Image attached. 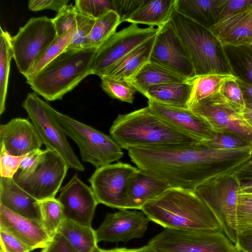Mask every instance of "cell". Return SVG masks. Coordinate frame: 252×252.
Segmentation results:
<instances>
[{
    "mask_svg": "<svg viewBox=\"0 0 252 252\" xmlns=\"http://www.w3.org/2000/svg\"><path fill=\"white\" fill-rule=\"evenodd\" d=\"M0 34V114L5 110L10 64L13 52L11 45V36L1 27Z\"/></svg>",
    "mask_w": 252,
    "mask_h": 252,
    "instance_id": "31",
    "label": "cell"
},
{
    "mask_svg": "<svg viewBox=\"0 0 252 252\" xmlns=\"http://www.w3.org/2000/svg\"><path fill=\"white\" fill-rule=\"evenodd\" d=\"M189 79L163 65L149 62L129 82L142 94L149 87L171 83H183Z\"/></svg>",
    "mask_w": 252,
    "mask_h": 252,
    "instance_id": "26",
    "label": "cell"
},
{
    "mask_svg": "<svg viewBox=\"0 0 252 252\" xmlns=\"http://www.w3.org/2000/svg\"><path fill=\"white\" fill-rule=\"evenodd\" d=\"M98 48L65 50L27 83L46 100L61 99L85 77L93 74V64Z\"/></svg>",
    "mask_w": 252,
    "mask_h": 252,
    "instance_id": "4",
    "label": "cell"
},
{
    "mask_svg": "<svg viewBox=\"0 0 252 252\" xmlns=\"http://www.w3.org/2000/svg\"><path fill=\"white\" fill-rule=\"evenodd\" d=\"M170 22L188 54L195 77L209 74L233 75L223 44L210 30L176 10Z\"/></svg>",
    "mask_w": 252,
    "mask_h": 252,
    "instance_id": "5",
    "label": "cell"
},
{
    "mask_svg": "<svg viewBox=\"0 0 252 252\" xmlns=\"http://www.w3.org/2000/svg\"><path fill=\"white\" fill-rule=\"evenodd\" d=\"M141 210L150 221L164 228L222 231L213 212L193 190L170 187L147 202Z\"/></svg>",
    "mask_w": 252,
    "mask_h": 252,
    "instance_id": "2",
    "label": "cell"
},
{
    "mask_svg": "<svg viewBox=\"0 0 252 252\" xmlns=\"http://www.w3.org/2000/svg\"><path fill=\"white\" fill-rule=\"evenodd\" d=\"M41 223L52 238L65 220L62 204L55 198L38 201Z\"/></svg>",
    "mask_w": 252,
    "mask_h": 252,
    "instance_id": "34",
    "label": "cell"
},
{
    "mask_svg": "<svg viewBox=\"0 0 252 252\" xmlns=\"http://www.w3.org/2000/svg\"><path fill=\"white\" fill-rule=\"evenodd\" d=\"M231 76L209 74L196 76L193 78L189 108L192 105L219 93L223 82Z\"/></svg>",
    "mask_w": 252,
    "mask_h": 252,
    "instance_id": "32",
    "label": "cell"
},
{
    "mask_svg": "<svg viewBox=\"0 0 252 252\" xmlns=\"http://www.w3.org/2000/svg\"><path fill=\"white\" fill-rule=\"evenodd\" d=\"M251 47H252V45H251Z\"/></svg>",
    "mask_w": 252,
    "mask_h": 252,
    "instance_id": "58",
    "label": "cell"
},
{
    "mask_svg": "<svg viewBox=\"0 0 252 252\" xmlns=\"http://www.w3.org/2000/svg\"><path fill=\"white\" fill-rule=\"evenodd\" d=\"M138 170L122 162L96 168L89 181L98 203L119 210L126 209L127 186Z\"/></svg>",
    "mask_w": 252,
    "mask_h": 252,
    "instance_id": "12",
    "label": "cell"
},
{
    "mask_svg": "<svg viewBox=\"0 0 252 252\" xmlns=\"http://www.w3.org/2000/svg\"><path fill=\"white\" fill-rule=\"evenodd\" d=\"M60 191L58 199L63 206L65 220L92 226L98 203L91 187L75 174Z\"/></svg>",
    "mask_w": 252,
    "mask_h": 252,
    "instance_id": "16",
    "label": "cell"
},
{
    "mask_svg": "<svg viewBox=\"0 0 252 252\" xmlns=\"http://www.w3.org/2000/svg\"><path fill=\"white\" fill-rule=\"evenodd\" d=\"M68 167L62 157L53 150H44L35 169L28 174L16 172L13 179L38 201L55 198Z\"/></svg>",
    "mask_w": 252,
    "mask_h": 252,
    "instance_id": "11",
    "label": "cell"
},
{
    "mask_svg": "<svg viewBox=\"0 0 252 252\" xmlns=\"http://www.w3.org/2000/svg\"><path fill=\"white\" fill-rule=\"evenodd\" d=\"M234 173L240 188L252 186V159L244 163Z\"/></svg>",
    "mask_w": 252,
    "mask_h": 252,
    "instance_id": "50",
    "label": "cell"
},
{
    "mask_svg": "<svg viewBox=\"0 0 252 252\" xmlns=\"http://www.w3.org/2000/svg\"><path fill=\"white\" fill-rule=\"evenodd\" d=\"M197 115L205 119L215 132L231 133L242 117L243 111L218 93L190 106Z\"/></svg>",
    "mask_w": 252,
    "mask_h": 252,
    "instance_id": "17",
    "label": "cell"
},
{
    "mask_svg": "<svg viewBox=\"0 0 252 252\" xmlns=\"http://www.w3.org/2000/svg\"><path fill=\"white\" fill-rule=\"evenodd\" d=\"M146 0H114L115 12L121 23L126 21L145 2Z\"/></svg>",
    "mask_w": 252,
    "mask_h": 252,
    "instance_id": "45",
    "label": "cell"
},
{
    "mask_svg": "<svg viewBox=\"0 0 252 252\" xmlns=\"http://www.w3.org/2000/svg\"><path fill=\"white\" fill-rule=\"evenodd\" d=\"M75 3L79 13L94 19L115 11L114 0H76Z\"/></svg>",
    "mask_w": 252,
    "mask_h": 252,
    "instance_id": "37",
    "label": "cell"
},
{
    "mask_svg": "<svg viewBox=\"0 0 252 252\" xmlns=\"http://www.w3.org/2000/svg\"><path fill=\"white\" fill-rule=\"evenodd\" d=\"M57 36L53 19L44 16L30 19L11 36L13 58L25 77Z\"/></svg>",
    "mask_w": 252,
    "mask_h": 252,
    "instance_id": "9",
    "label": "cell"
},
{
    "mask_svg": "<svg viewBox=\"0 0 252 252\" xmlns=\"http://www.w3.org/2000/svg\"><path fill=\"white\" fill-rule=\"evenodd\" d=\"M176 2V0H146L126 22L161 27L170 20L175 10Z\"/></svg>",
    "mask_w": 252,
    "mask_h": 252,
    "instance_id": "27",
    "label": "cell"
},
{
    "mask_svg": "<svg viewBox=\"0 0 252 252\" xmlns=\"http://www.w3.org/2000/svg\"><path fill=\"white\" fill-rule=\"evenodd\" d=\"M240 189L235 173H232L211 179L194 190L213 212L222 232L234 244Z\"/></svg>",
    "mask_w": 252,
    "mask_h": 252,
    "instance_id": "7",
    "label": "cell"
},
{
    "mask_svg": "<svg viewBox=\"0 0 252 252\" xmlns=\"http://www.w3.org/2000/svg\"><path fill=\"white\" fill-rule=\"evenodd\" d=\"M239 194L252 195V186L240 188Z\"/></svg>",
    "mask_w": 252,
    "mask_h": 252,
    "instance_id": "55",
    "label": "cell"
},
{
    "mask_svg": "<svg viewBox=\"0 0 252 252\" xmlns=\"http://www.w3.org/2000/svg\"><path fill=\"white\" fill-rule=\"evenodd\" d=\"M219 93L232 104L244 111L245 102L235 76L232 75L226 79L222 83Z\"/></svg>",
    "mask_w": 252,
    "mask_h": 252,
    "instance_id": "42",
    "label": "cell"
},
{
    "mask_svg": "<svg viewBox=\"0 0 252 252\" xmlns=\"http://www.w3.org/2000/svg\"><path fill=\"white\" fill-rule=\"evenodd\" d=\"M170 188L162 179L139 169L131 177L127 188L126 209L141 210L147 202Z\"/></svg>",
    "mask_w": 252,
    "mask_h": 252,
    "instance_id": "22",
    "label": "cell"
},
{
    "mask_svg": "<svg viewBox=\"0 0 252 252\" xmlns=\"http://www.w3.org/2000/svg\"><path fill=\"white\" fill-rule=\"evenodd\" d=\"M48 107L66 136L78 145L83 162L97 168L111 164L123 157L121 147L111 137L57 111L49 103Z\"/></svg>",
    "mask_w": 252,
    "mask_h": 252,
    "instance_id": "6",
    "label": "cell"
},
{
    "mask_svg": "<svg viewBox=\"0 0 252 252\" xmlns=\"http://www.w3.org/2000/svg\"><path fill=\"white\" fill-rule=\"evenodd\" d=\"M167 252H239L222 231H183L164 228L148 242Z\"/></svg>",
    "mask_w": 252,
    "mask_h": 252,
    "instance_id": "10",
    "label": "cell"
},
{
    "mask_svg": "<svg viewBox=\"0 0 252 252\" xmlns=\"http://www.w3.org/2000/svg\"><path fill=\"white\" fill-rule=\"evenodd\" d=\"M201 143L210 148L217 150H232L252 146L233 134L215 131L210 139L203 141Z\"/></svg>",
    "mask_w": 252,
    "mask_h": 252,
    "instance_id": "38",
    "label": "cell"
},
{
    "mask_svg": "<svg viewBox=\"0 0 252 252\" xmlns=\"http://www.w3.org/2000/svg\"><path fill=\"white\" fill-rule=\"evenodd\" d=\"M235 244L239 252H252V230L238 233Z\"/></svg>",
    "mask_w": 252,
    "mask_h": 252,
    "instance_id": "51",
    "label": "cell"
},
{
    "mask_svg": "<svg viewBox=\"0 0 252 252\" xmlns=\"http://www.w3.org/2000/svg\"><path fill=\"white\" fill-rule=\"evenodd\" d=\"M236 81L242 93L245 108L252 109V85L237 78Z\"/></svg>",
    "mask_w": 252,
    "mask_h": 252,
    "instance_id": "52",
    "label": "cell"
},
{
    "mask_svg": "<svg viewBox=\"0 0 252 252\" xmlns=\"http://www.w3.org/2000/svg\"><path fill=\"white\" fill-rule=\"evenodd\" d=\"M42 144L33 125L27 119L14 118L0 126V145L11 155H26L40 149Z\"/></svg>",
    "mask_w": 252,
    "mask_h": 252,
    "instance_id": "18",
    "label": "cell"
},
{
    "mask_svg": "<svg viewBox=\"0 0 252 252\" xmlns=\"http://www.w3.org/2000/svg\"><path fill=\"white\" fill-rule=\"evenodd\" d=\"M41 252H74L66 239L59 233Z\"/></svg>",
    "mask_w": 252,
    "mask_h": 252,
    "instance_id": "49",
    "label": "cell"
},
{
    "mask_svg": "<svg viewBox=\"0 0 252 252\" xmlns=\"http://www.w3.org/2000/svg\"><path fill=\"white\" fill-rule=\"evenodd\" d=\"M0 205L18 215L41 222L38 201L13 178L0 177Z\"/></svg>",
    "mask_w": 252,
    "mask_h": 252,
    "instance_id": "23",
    "label": "cell"
},
{
    "mask_svg": "<svg viewBox=\"0 0 252 252\" xmlns=\"http://www.w3.org/2000/svg\"><path fill=\"white\" fill-rule=\"evenodd\" d=\"M0 177L13 178L27 155L15 156L10 155L2 145H0Z\"/></svg>",
    "mask_w": 252,
    "mask_h": 252,
    "instance_id": "43",
    "label": "cell"
},
{
    "mask_svg": "<svg viewBox=\"0 0 252 252\" xmlns=\"http://www.w3.org/2000/svg\"><path fill=\"white\" fill-rule=\"evenodd\" d=\"M69 1V0H30L28 2V8L33 11L48 9L58 13L68 4Z\"/></svg>",
    "mask_w": 252,
    "mask_h": 252,
    "instance_id": "47",
    "label": "cell"
},
{
    "mask_svg": "<svg viewBox=\"0 0 252 252\" xmlns=\"http://www.w3.org/2000/svg\"><path fill=\"white\" fill-rule=\"evenodd\" d=\"M78 11L72 4H67L53 18L57 36L62 35L76 25Z\"/></svg>",
    "mask_w": 252,
    "mask_h": 252,
    "instance_id": "41",
    "label": "cell"
},
{
    "mask_svg": "<svg viewBox=\"0 0 252 252\" xmlns=\"http://www.w3.org/2000/svg\"><path fill=\"white\" fill-rule=\"evenodd\" d=\"M210 30L223 45H252V3L222 19Z\"/></svg>",
    "mask_w": 252,
    "mask_h": 252,
    "instance_id": "21",
    "label": "cell"
},
{
    "mask_svg": "<svg viewBox=\"0 0 252 252\" xmlns=\"http://www.w3.org/2000/svg\"><path fill=\"white\" fill-rule=\"evenodd\" d=\"M157 33L128 53L111 66L103 76L129 82L150 61Z\"/></svg>",
    "mask_w": 252,
    "mask_h": 252,
    "instance_id": "24",
    "label": "cell"
},
{
    "mask_svg": "<svg viewBox=\"0 0 252 252\" xmlns=\"http://www.w3.org/2000/svg\"><path fill=\"white\" fill-rule=\"evenodd\" d=\"M120 24V17L114 11H110L95 19L88 37L86 48H98L116 32Z\"/></svg>",
    "mask_w": 252,
    "mask_h": 252,
    "instance_id": "33",
    "label": "cell"
},
{
    "mask_svg": "<svg viewBox=\"0 0 252 252\" xmlns=\"http://www.w3.org/2000/svg\"><path fill=\"white\" fill-rule=\"evenodd\" d=\"M93 252H103V249L97 247Z\"/></svg>",
    "mask_w": 252,
    "mask_h": 252,
    "instance_id": "56",
    "label": "cell"
},
{
    "mask_svg": "<svg viewBox=\"0 0 252 252\" xmlns=\"http://www.w3.org/2000/svg\"><path fill=\"white\" fill-rule=\"evenodd\" d=\"M101 87L111 97L120 101L133 103L137 92L129 82L118 80L107 76L100 77Z\"/></svg>",
    "mask_w": 252,
    "mask_h": 252,
    "instance_id": "36",
    "label": "cell"
},
{
    "mask_svg": "<svg viewBox=\"0 0 252 252\" xmlns=\"http://www.w3.org/2000/svg\"><path fill=\"white\" fill-rule=\"evenodd\" d=\"M0 252H31L32 250L9 233L0 229Z\"/></svg>",
    "mask_w": 252,
    "mask_h": 252,
    "instance_id": "44",
    "label": "cell"
},
{
    "mask_svg": "<svg viewBox=\"0 0 252 252\" xmlns=\"http://www.w3.org/2000/svg\"><path fill=\"white\" fill-rule=\"evenodd\" d=\"M154 27L140 28L131 24L107 39L96 52L93 64V74L99 77L135 48L156 34Z\"/></svg>",
    "mask_w": 252,
    "mask_h": 252,
    "instance_id": "13",
    "label": "cell"
},
{
    "mask_svg": "<svg viewBox=\"0 0 252 252\" xmlns=\"http://www.w3.org/2000/svg\"><path fill=\"white\" fill-rule=\"evenodd\" d=\"M127 151L138 169L162 179L170 187L194 190L211 179L234 173L251 159L252 146L217 150L200 143L187 146L133 147Z\"/></svg>",
    "mask_w": 252,
    "mask_h": 252,
    "instance_id": "1",
    "label": "cell"
},
{
    "mask_svg": "<svg viewBox=\"0 0 252 252\" xmlns=\"http://www.w3.org/2000/svg\"><path fill=\"white\" fill-rule=\"evenodd\" d=\"M48 104L34 92L28 94L22 106L46 149L59 154L68 168L84 171V165L74 153L66 134L50 112Z\"/></svg>",
    "mask_w": 252,
    "mask_h": 252,
    "instance_id": "8",
    "label": "cell"
},
{
    "mask_svg": "<svg viewBox=\"0 0 252 252\" xmlns=\"http://www.w3.org/2000/svg\"><path fill=\"white\" fill-rule=\"evenodd\" d=\"M66 239L74 252H93L98 247L95 230L65 220L58 232Z\"/></svg>",
    "mask_w": 252,
    "mask_h": 252,
    "instance_id": "29",
    "label": "cell"
},
{
    "mask_svg": "<svg viewBox=\"0 0 252 252\" xmlns=\"http://www.w3.org/2000/svg\"><path fill=\"white\" fill-rule=\"evenodd\" d=\"M237 233L252 230V195L239 194L236 216Z\"/></svg>",
    "mask_w": 252,
    "mask_h": 252,
    "instance_id": "40",
    "label": "cell"
},
{
    "mask_svg": "<svg viewBox=\"0 0 252 252\" xmlns=\"http://www.w3.org/2000/svg\"><path fill=\"white\" fill-rule=\"evenodd\" d=\"M233 75L252 85V48L251 46L223 45Z\"/></svg>",
    "mask_w": 252,
    "mask_h": 252,
    "instance_id": "30",
    "label": "cell"
},
{
    "mask_svg": "<svg viewBox=\"0 0 252 252\" xmlns=\"http://www.w3.org/2000/svg\"><path fill=\"white\" fill-rule=\"evenodd\" d=\"M109 132L121 148L126 150L133 147L192 146L202 142L154 114L148 106L119 115Z\"/></svg>",
    "mask_w": 252,
    "mask_h": 252,
    "instance_id": "3",
    "label": "cell"
},
{
    "mask_svg": "<svg viewBox=\"0 0 252 252\" xmlns=\"http://www.w3.org/2000/svg\"><path fill=\"white\" fill-rule=\"evenodd\" d=\"M192 79L186 82L167 83L152 86L146 90L143 95L148 100L160 104L190 108Z\"/></svg>",
    "mask_w": 252,
    "mask_h": 252,
    "instance_id": "25",
    "label": "cell"
},
{
    "mask_svg": "<svg viewBox=\"0 0 252 252\" xmlns=\"http://www.w3.org/2000/svg\"><path fill=\"white\" fill-rule=\"evenodd\" d=\"M103 252H167L148 244L146 246L134 249L115 248L109 250L103 249Z\"/></svg>",
    "mask_w": 252,
    "mask_h": 252,
    "instance_id": "53",
    "label": "cell"
},
{
    "mask_svg": "<svg viewBox=\"0 0 252 252\" xmlns=\"http://www.w3.org/2000/svg\"><path fill=\"white\" fill-rule=\"evenodd\" d=\"M75 30L76 26L64 34L57 36L55 40L34 63L25 77L27 80L35 75L66 49L70 42Z\"/></svg>",
    "mask_w": 252,
    "mask_h": 252,
    "instance_id": "35",
    "label": "cell"
},
{
    "mask_svg": "<svg viewBox=\"0 0 252 252\" xmlns=\"http://www.w3.org/2000/svg\"><path fill=\"white\" fill-rule=\"evenodd\" d=\"M148 104L152 113L201 141L210 139L213 134L209 123L190 108L166 105L152 100H148Z\"/></svg>",
    "mask_w": 252,
    "mask_h": 252,
    "instance_id": "20",
    "label": "cell"
},
{
    "mask_svg": "<svg viewBox=\"0 0 252 252\" xmlns=\"http://www.w3.org/2000/svg\"><path fill=\"white\" fill-rule=\"evenodd\" d=\"M158 29L150 62L167 67L189 79L194 78L192 64L170 20Z\"/></svg>",
    "mask_w": 252,
    "mask_h": 252,
    "instance_id": "14",
    "label": "cell"
},
{
    "mask_svg": "<svg viewBox=\"0 0 252 252\" xmlns=\"http://www.w3.org/2000/svg\"><path fill=\"white\" fill-rule=\"evenodd\" d=\"M251 159H252V158H251Z\"/></svg>",
    "mask_w": 252,
    "mask_h": 252,
    "instance_id": "57",
    "label": "cell"
},
{
    "mask_svg": "<svg viewBox=\"0 0 252 252\" xmlns=\"http://www.w3.org/2000/svg\"><path fill=\"white\" fill-rule=\"evenodd\" d=\"M0 229L12 234L32 251L44 249L52 240L42 223L18 215L0 205Z\"/></svg>",
    "mask_w": 252,
    "mask_h": 252,
    "instance_id": "19",
    "label": "cell"
},
{
    "mask_svg": "<svg viewBox=\"0 0 252 252\" xmlns=\"http://www.w3.org/2000/svg\"><path fill=\"white\" fill-rule=\"evenodd\" d=\"M95 20V19L84 16L78 12L76 30L69 45L65 50H76L86 48L88 37Z\"/></svg>",
    "mask_w": 252,
    "mask_h": 252,
    "instance_id": "39",
    "label": "cell"
},
{
    "mask_svg": "<svg viewBox=\"0 0 252 252\" xmlns=\"http://www.w3.org/2000/svg\"><path fill=\"white\" fill-rule=\"evenodd\" d=\"M242 115L246 122L252 127V109L245 108L242 112Z\"/></svg>",
    "mask_w": 252,
    "mask_h": 252,
    "instance_id": "54",
    "label": "cell"
},
{
    "mask_svg": "<svg viewBox=\"0 0 252 252\" xmlns=\"http://www.w3.org/2000/svg\"><path fill=\"white\" fill-rule=\"evenodd\" d=\"M222 0H176L175 10L210 30L217 23Z\"/></svg>",
    "mask_w": 252,
    "mask_h": 252,
    "instance_id": "28",
    "label": "cell"
},
{
    "mask_svg": "<svg viewBox=\"0 0 252 252\" xmlns=\"http://www.w3.org/2000/svg\"><path fill=\"white\" fill-rule=\"evenodd\" d=\"M44 151L39 149L28 154L22 160L17 172L23 175L32 172L40 162Z\"/></svg>",
    "mask_w": 252,
    "mask_h": 252,
    "instance_id": "48",
    "label": "cell"
},
{
    "mask_svg": "<svg viewBox=\"0 0 252 252\" xmlns=\"http://www.w3.org/2000/svg\"><path fill=\"white\" fill-rule=\"evenodd\" d=\"M150 220L141 211L120 209L114 213H107L95 230L97 241L125 244L144 236Z\"/></svg>",
    "mask_w": 252,
    "mask_h": 252,
    "instance_id": "15",
    "label": "cell"
},
{
    "mask_svg": "<svg viewBox=\"0 0 252 252\" xmlns=\"http://www.w3.org/2000/svg\"><path fill=\"white\" fill-rule=\"evenodd\" d=\"M252 3V0H222L219 8L217 23L222 19L242 10Z\"/></svg>",
    "mask_w": 252,
    "mask_h": 252,
    "instance_id": "46",
    "label": "cell"
}]
</instances>
